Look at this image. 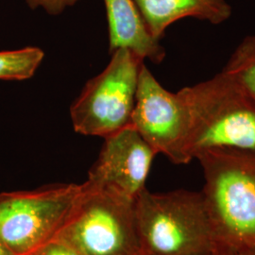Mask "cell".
<instances>
[{
  "label": "cell",
  "instance_id": "cell-1",
  "mask_svg": "<svg viewBox=\"0 0 255 255\" xmlns=\"http://www.w3.org/2000/svg\"><path fill=\"white\" fill-rule=\"evenodd\" d=\"M195 159L217 247L255 250V149L212 148Z\"/></svg>",
  "mask_w": 255,
  "mask_h": 255
},
{
  "label": "cell",
  "instance_id": "cell-2",
  "mask_svg": "<svg viewBox=\"0 0 255 255\" xmlns=\"http://www.w3.org/2000/svg\"><path fill=\"white\" fill-rule=\"evenodd\" d=\"M190 114V160L212 148L255 149V97L224 72L180 90Z\"/></svg>",
  "mask_w": 255,
  "mask_h": 255
},
{
  "label": "cell",
  "instance_id": "cell-3",
  "mask_svg": "<svg viewBox=\"0 0 255 255\" xmlns=\"http://www.w3.org/2000/svg\"><path fill=\"white\" fill-rule=\"evenodd\" d=\"M143 255H212L216 237L201 192L152 193L135 199Z\"/></svg>",
  "mask_w": 255,
  "mask_h": 255
},
{
  "label": "cell",
  "instance_id": "cell-4",
  "mask_svg": "<svg viewBox=\"0 0 255 255\" xmlns=\"http://www.w3.org/2000/svg\"><path fill=\"white\" fill-rule=\"evenodd\" d=\"M55 238L82 255H143L135 199L87 181Z\"/></svg>",
  "mask_w": 255,
  "mask_h": 255
},
{
  "label": "cell",
  "instance_id": "cell-5",
  "mask_svg": "<svg viewBox=\"0 0 255 255\" xmlns=\"http://www.w3.org/2000/svg\"><path fill=\"white\" fill-rule=\"evenodd\" d=\"M111 54L107 67L85 84L71 106V120L78 133L106 138L131 125L144 60L127 48Z\"/></svg>",
  "mask_w": 255,
  "mask_h": 255
},
{
  "label": "cell",
  "instance_id": "cell-6",
  "mask_svg": "<svg viewBox=\"0 0 255 255\" xmlns=\"http://www.w3.org/2000/svg\"><path fill=\"white\" fill-rule=\"evenodd\" d=\"M82 184H54L0 194V240L13 255H27L53 239Z\"/></svg>",
  "mask_w": 255,
  "mask_h": 255
},
{
  "label": "cell",
  "instance_id": "cell-7",
  "mask_svg": "<svg viewBox=\"0 0 255 255\" xmlns=\"http://www.w3.org/2000/svg\"><path fill=\"white\" fill-rule=\"evenodd\" d=\"M131 125L158 153L175 164L191 162L187 154L190 114L181 91H167L142 65Z\"/></svg>",
  "mask_w": 255,
  "mask_h": 255
},
{
  "label": "cell",
  "instance_id": "cell-8",
  "mask_svg": "<svg viewBox=\"0 0 255 255\" xmlns=\"http://www.w3.org/2000/svg\"><path fill=\"white\" fill-rule=\"evenodd\" d=\"M104 139L87 182L136 199L146 188V179L157 152L132 125Z\"/></svg>",
  "mask_w": 255,
  "mask_h": 255
},
{
  "label": "cell",
  "instance_id": "cell-9",
  "mask_svg": "<svg viewBox=\"0 0 255 255\" xmlns=\"http://www.w3.org/2000/svg\"><path fill=\"white\" fill-rule=\"evenodd\" d=\"M108 29L110 53L127 48L154 64H161L165 50L160 41L151 36L134 0H104Z\"/></svg>",
  "mask_w": 255,
  "mask_h": 255
},
{
  "label": "cell",
  "instance_id": "cell-10",
  "mask_svg": "<svg viewBox=\"0 0 255 255\" xmlns=\"http://www.w3.org/2000/svg\"><path fill=\"white\" fill-rule=\"evenodd\" d=\"M151 36L159 40L175 22L192 17L220 25L233 13L227 0H134Z\"/></svg>",
  "mask_w": 255,
  "mask_h": 255
},
{
  "label": "cell",
  "instance_id": "cell-11",
  "mask_svg": "<svg viewBox=\"0 0 255 255\" xmlns=\"http://www.w3.org/2000/svg\"><path fill=\"white\" fill-rule=\"evenodd\" d=\"M44 57V51L34 46L0 51V80L24 81L31 78Z\"/></svg>",
  "mask_w": 255,
  "mask_h": 255
},
{
  "label": "cell",
  "instance_id": "cell-12",
  "mask_svg": "<svg viewBox=\"0 0 255 255\" xmlns=\"http://www.w3.org/2000/svg\"><path fill=\"white\" fill-rule=\"evenodd\" d=\"M222 72L255 97V34L245 37L241 41Z\"/></svg>",
  "mask_w": 255,
  "mask_h": 255
},
{
  "label": "cell",
  "instance_id": "cell-13",
  "mask_svg": "<svg viewBox=\"0 0 255 255\" xmlns=\"http://www.w3.org/2000/svg\"><path fill=\"white\" fill-rule=\"evenodd\" d=\"M27 255H82L64 241L53 238Z\"/></svg>",
  "mask_w": 255,
  "mask_h": 255
},
{
  "label": "cell",
  "instance_id": "cell-14",
  "mask_svg": "<svg viewBox=\"0 0 255 255\" xmlns=\"http://www.w3.org/2000/svg\"><path fill=\"white\" fill-rule=\"evenodd\" d=\"M30 9H36L42 8L47 13L57 15L63 12L68 7L75 5L80 0H26Z\"/></svg>",
  "mask_w": 255,
  "mask_h": 255
},
{
  "label": "cell",
  "instance_id": "cell-15",
  "mask_svg": "<svg viewBox=\"0 0 255 255\" xmlns=\"http://www.w3.org/2000/svg\"><path fill=\"white\" fill-rule=\"evenodd\" d=\"M212 255H255V250L249 248H230L217 247Z\"/></svg>",
  "mask_w": 255,
  "mask_h": 255
},
{
  "label": "cell",
  "instance_id": "cell-16",
  "mask_svg": "<svg viewBox=\"0 0 255 255\" xmlns=\"http://www.w3.org/2000/svg\"><path fill=\"white\" fill-rule=\"evenodd\" d=\"M0 255H13L0 240Z\"/></svg>",
  "mask_w": 255,
  "mask_h": 255
}]
</instances>
